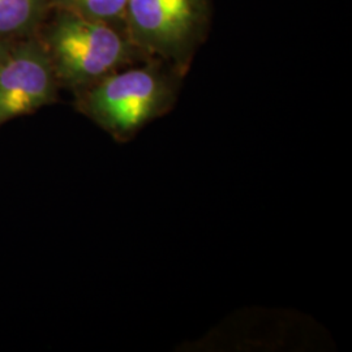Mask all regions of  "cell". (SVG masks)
Masks as SVG:
<instances>
[{
  "label": "cell",
  "instance_id": "1",
  "mask_svg": "<svg viewBox=\"0 0 352 352\" xmlns=\"http://www.w3.org/2000/svg\"><path fill=\"white\" fill-rule=\"evenodd\" d=\"M183 74L161 59L122 68L75 94V107L118 142H128L175 104Z\"/></svg>",
  "mask_w": 352,
  "mask_h": 352
},
{
  "label": "cell",
  "instance_id": "6",
  "mask_svg": "<svg viewBox=\"0 0 352 352\" xmlns=\"http://www.w3.org/2000/svg\"><path fill=\"white\" fill-rule=\"evenodd\" d=\"M128 0H50L52 8H62L84 17L100 20L126 32Z\"/></svg>",
  "mask_w": 352,
  "mask_h": 352
},
{
  "label": "cell",
  "instance_id": "5",
  "mask_svg": "<svg viewBox=\"0 0 352 352\" xmlns=\"http://www.w3.org/2000/svg\"><path fill=\"white\" fill-rule=\"evenodd\" d=\"M51 10L50 0H0V39L37 34Z\"/></svg>",
  "mask_w": 352,
  "mask_h": 352
},
{
  "label": "cell",
  "instance_id": "4",
  "mask_svg": "<svg viewBox=\"0 0 352 352\" xmlns=\"http://www.w3.org/2000/svg\"><path fill=\"white\" fill-rule=\"evenodd\" d=\"M59 89L37 34L8 41L0 56V126L56 103Z\"/></svg>",
  "mask_w": 352,
  "mask_h": 352
},
{
  "label": "cell",
  "instance_id": "7",
  "mask_svg": "<svg viewBox=\"0 0 352 352\" xmlns=\"http://www.w3.org/2000/svg\"><path fill=\"white\" fill-rule=\"evenodd\" d=\"M7 43H8V41H4V39H0V56H1V54H3V51L6 49V46H7Z\"/></svg>",
  "mask_w": 352,
  "mask_h": 352
},
{
  "label": "cell",
  "instance_id": "3",
  "mask_svg": "<svg viewBox=\"0 0 352 352\" xmlns=\"http://www.w3.org/2000/svg\"><path fill=\"white\" fill-rule=\"evenodd\" d=\"M210 0H128L126 32L140 50L187 74L204 42Z\"/></svg>",
  "mask_w": 352,
  "mask_h": 352
},
{
  "label": "cell",
  "instance_id": "2",
  "mask_svg": "<svg viewBox=\"0 0 352 352\" xmlns=\"http://www.w3.org/2000/svg\"><path fill=\"white\" fill-rule=\"evenodd\" d=\"M37 36L59 87L74 94L122 68L151 59L124 30L62 8L51 10Z\"/></svg>",
  "mask_w": 352,
  "mask_h": 352
}]
</instances>
